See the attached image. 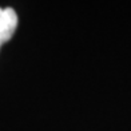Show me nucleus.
I'll return each mask as SVG.
<instances>
[{
  "instance_id": "1",
  "label": "nucleus",
  "mask_w": 131,
  "mask_h": 131,
  "mask_svg": "<svg viewBox=\"0 0 131 131\" xmlns=\"http://www.w3.org/2000/svg\"><path fill=\"white\" fill-rule=\"evenodd\" d=\"M17 27V15L12 8H0V40L8 41Z\"/></svg>"
},
{
  "instance_id": "2",
  "label": "nucleus",
  "mask_w": 131,
  "mask_h": 131,
  "mask_svg": "<svg viewBox=\"0 0 131 131\" xmlns=\"http://www.w3.org/2000/svg\"><path fill=\"white\" fill-rule=\"evenodd\" d=\"M2 44H3V43H2V40H0V46H2Z\"/></svg>"
}]
</instances>
